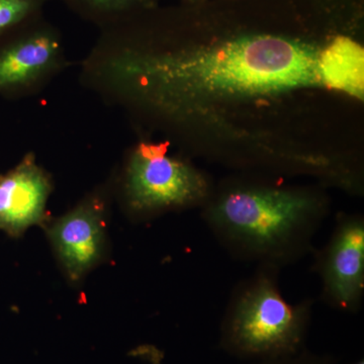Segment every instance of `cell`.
<instances>
[{
    "label": "cell",
    "instance_id": "cell-11",
    "mask_svg": "<svg viewBox=\"0 0 364 364\" xmlns=\"http://www.w3.org/2000/svg\"><path fill=\"white\" fill-rule=\"evenodd\" d=\"M91 9L107 14H119L144 6L147 0H81Z\"/></svg>",
    "mask_w": 364,
    "mask_h": 364
},
{
    "label": "cell",
    "instance_id": "cell-1",
    "mask_svg": "<svg viewBox=\"0 0 364 364\" xmlns=\"http://www.w3.org/2000/svg\"><path fill=\"white\" fill-rule=\"evenodd\" d=\"M351 0H273L269 14H208L191 36L95 48L82 80L102 97L181 130L244 141L287 105L328 90L325 48L352 33Z\"/></svg>",
    "mask_w": 364,
    "mask_h": 364
},
{
    "label": "cell",
    "instance_id": "cell-4",
    "mask_svg": "<svg viewBox=\"0 0 364 364\" xmlns=\"http://www.w3.org/2000/svg\"><path fill=\"white\" fill-rule=\"evenodd\" d=\"M127 205L139 214L205 205L207 177L188 162L169 156L168 143L141 142L134 148L124 176Z\"/></svg>",
    "mask_w": 364,
    "mask_h": 364
},
{
    "label": "cell",
    "instance_id": "cell-8",
    "mask_svg": "<svg viewBox=\"0 0 364 364\" xmlns=\"http://www.w3.org/2000/svg\"><path fill=\"white\" fill-rule=\"evenodd\" d=\"M53 184L33 153L0 176V230L20 237L28 228L45 221L46 205Z\"/></svg>",
    "mask_w": 364,
    "mask_h": 364
},
{
    "label": "cell",
    "instance_id": "cell-5",
    "mask_svg": "<svg viewBox=\"0 0 364 364\" xmlns=\"http://www.w3.org/2000/svg\"><path fill=\"white\" fill-rule=\"evenodd\" d=\"M317 261L326 301L343 312L359 310L364 294L363 218L340 219Z\"/></svg>",
    "mask_w": 364,
    "mask_h": 364
},
{
    "label": "cell",
    "instance_id": "cell-6",
    "mask_svg": "<svg viewBox=\"0 0 364 364\" xmlns=\"http://www.w3.org/2000/svg\"><path fill=\"white\" fill-rule=\"evenodd\" d=\"M16 32L0 40L2 95L35 90L56 75L65 64L63 45L56 31L41 26Z\"/></svg>",
    "mask_w": 364,
    "mask_h": 364
},
{
    "label": "cell",
    "instance_id": "cell-10",
    "mask_svg": "<svg viewBox=\"0 0 364 364\" xmlns=\"http://www.w3.org/2000/svg\"><path fill=\"white\" fill-rule=\"evenodd\" d=\"M44 0H0V40L30 21Z\"/></svg>",
    "mask_w": 364,
    "mask_h": 364
},
{
    "label": "cell",
    "instance_id": "cell-2",
    "mask_svg": "<svg viewBox=\"0 0 364 364\" xmlns=\"http://www.w3.org/2000/svg\"><path fill=\"white\" fill-rule=\"evenodd\" d=\"M327 207L315 191L237 184L210 195L203 218L230 252L279 268L310 250Z\"/></svg>",
    "mask_w": 364,
    "mask_h": 364
},
{
    "label": "cell",
    "instance_id": "cell-3",
    "mask_svg": "<svg viewBox=\"0 0 364 364\" xmlns=\"http://www.w3.org/2000/svg\"><path fill=\"white\" fill-rule=\"evenodd\" d=\"M277 270L262 265L230 301L223 334L228 348L239 355L279 358L294 353L303 342L312 304L287 303L279 291Z\"/></svg>",
    "mask_w": 364,
    "mask_h": 364
},
{
    "label": "cell",
    "instance_id": "cell-12",
    "mask_svg": "<svg viewBox=\"0 0 364 364\" xmlns=\"http://www.w3.org/2000/svg\"><path fill=\"white\" fill-rule=\"evenodd\" d=\"M355 364H364L363 360L358 361V363H356Z\"/></svg>",
    "mask_w": 364,
    "mask_h": 364
},
{
    "label": "cell",
    "instance_id": "cell-9",
    "mask_svg": "<svg viewBox=\"0 0 364 364\" xmlns=\"http://www.w3.org/2000/svg\"><path fill=\"white\" fill-rule=\"evenodd\" d=\"M321 70L328 90L363 100L364 49L352 33H340L328 44Z\"/></svg>",
    "mask_w": 364,
    "mask_h": 364
},
{
    "label": "cell",
    "instance_id": "cell-7",
    "mask_svg": "<svg viewBox=\"0 0 364 364\" xmlns=\"http://www.w3.org/2000/svg\"><path fill=\"white\" fill-rule=\"evenodd\" d=\"M105 202L100 193L87 196L53 223L50 240L69 279H82L104 252Z\"/></svg>",
    "mask_w": 364,
    "mask_h": 364
}]
</instances>
